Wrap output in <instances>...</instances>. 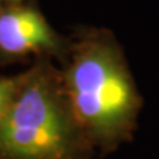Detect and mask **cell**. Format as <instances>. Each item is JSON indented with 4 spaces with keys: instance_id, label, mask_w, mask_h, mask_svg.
<instances>
[{
    "instance_id": "cell-2",
    "label": "cell",
    "mask_w": 159,
    "mask_h": 159,
    "mask_svg": "<svg viewBox=\"0 0 159 159\" xmlns=\"http://www.w3.org/2000/svg\"><path fill=\"white\" fill-rule=\"evenodd\" d=\"M94 153L68 102L62 77L47 65L19 77L0 118V159H91Z\"/></svg>"
},
{
    "instance_id": "cell-4",
    "label": "cell",
    "mask_w": 159,
    "mask_h": 159,
    "mask_svg": "<svg viewBox=\"0 0 159 159\" xmlns=\"http://www.w3.org/2000/svg\"><path fill=\"white\" fill-rule=\"evenodd\" d=\"M18 78H5V77H0V118L3 116L6 108L9 106L12 97L16 91L18 87Z\"/></svg>"
},
{
    "instance_id": "cell-3",
    "label": "cell",
    "mask_w": 159,
    "mask_h": 159,
    "mask_svg": "<svg viewBox=\"0 0 159 159\" xmlns=\"http://www.w3.org/2000/svg\"><path fill=\"white\" fill-rule=\"evenodd\" d=\"M62 41L43 15L30 7H13L0 13V53L25 56L30 53H59Z\"/></svg>"
},
{
    "instance_id": "cell-1",
    "label": "cell",
    "mask_w": 159,
    "mask_h": 159,
    "mask_svg": "<svg viewBox=\"0 0 159 159\" xmlns=\"http://www.w3.org/2000/svg\"><path fill=\"white\" fill-rule=\"evenodd\" d=\"M63 90L96 152L108 155L131 139L142 97L119 49L103 35H90L74 49L62 75Z\"/></svg>"
}]
</instances>
